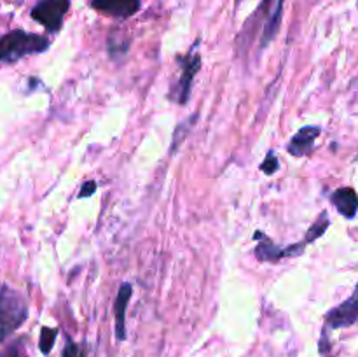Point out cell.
I'll return each mask as SVG.
<instances>
[{
	"label": "cell",
	"instance_id": "1",
	"mask_svg": "<svg viewBox=\"0 0 358 357\" xmlns=\"http://www.w3.org/2000/svg\"><path fill=\"white\" fill-rule=\"evenodd\" d=\"M283 2L285 0H262L261 6L254 13V16L245 23L243 34L240 35L241 42H250L255 30L261 28V38H259V48L266 49L273 42L280 30L283 14Z\"/></svg>",
	"mask_w": 358,
	"mask_h": 357
},
{
	"label": "cell",
	"instance_id": "2",
	"mask_svg": "<svg viewBox=\"0 0 358 357\" xmlns=\"http://www.w3.org/2000/svg\"><path fill=\"white\" fill-rule=\"evenodd\" d=\"M28 318V304L20 290L3 284L0 287V343L20 329Z\"/></svg>",
	"mask_w": 358,
	"mask_h": 357
},
{
	"label": "cell",
	"instance_id": "3",
	"mask_svg": "<svg viewBox=\"0 0 358 357\" xmlns=\"http://www.w3.org/2000/svg\"><path fill=\"white\" fill-rule=\"evenodd\" d=\"M49 41L42 35L28 34L24 30H13L0 37V62L14 63L27 55L44 52Z\"/></svg>",
	"mask_w": 358,
	"mask_h": 357
},
{
	"label": "cell",
	"instance_id": "4",
	"mask_svg": "<svg viewBox=\"0 0 358 357\" xmlns=\"http://www.w3.org/2000/svg\"><path fill=\"white\" fill-rule=\"evenodd\" d=\"M180 69L182 74L177 79V83L171 86L170 97L173 98L177 104H187L189 98H191V90H192V80H194L196 74L201 69V56L196 51V46L187 52L185 56L180 58Z\"/></svg>",
	"mask_w": 358,
	"mask_h": 357
},
{
	"label": "cell",
	"instance_id": "5",
	"mask_svg": "<svg viewBox=\"0 0 358 357\" xmlns=\"http://www.w3.org/2000/svg\"><path fill=\"white\" fill-rule=\"evenodd\" d=\"M70 9V0H38L31 9V18L48 31H58L62 28L65 14Z\"/></svg>",
	"mask_w": 358,
	"mask_h": 357
},
{
	"label": "cell",
	"instance_id": "6",
	"mask_svg": "<svg viewBox=\"0 0 358 357\" xmlns=\"http://www.w3.org/2000/svg\"><path fill=\"white\" fill-rule=\"evenodd\" d=\"M358 321V284L353 290L352 296L346 301H343L339 307L332 308L327 315H325V326L331 329H341L350 328Z\"/></svg>",
	"mask_w": 358,
	"mask_h": 357
},
{
	"label": "cell",
	"instance_id": "7",
	"mask_svg": "<svg viewBox=\"0 0 358 357\" xmlns=\"http://www.w3.org/2000/svg\"><path fill=\"white\" fill-rule=\"evenodd\" d=\"M133 286L129 282L121 284L117 290V298H115L114 304V317H115V338L119 342L126 340V310H128L129 300H131Z\"/></svg>",
	"mask_w": 358,
	"mask_h": 357
},
{
	"label": "cell",
	"instance_id": "8",
	"mask_svg": "<svg viewBox=\"0 0 358 357\" xmlns=\"http://www.w3.org/2000/svg\"><path fill=\"white\" fill-rule=\"evenodd\" d=\"M320 126H304V128H301L299 132L292 136L289 146H287L289 154H292V156L296 158H303L306 156V154H311V150H313L315 147V140L320 135Z\"/></svg>",
	"mask_w": 358,
	"mask_h": 357
},
{
	"label": "cell",
	"instance_id": "9",
	"mask_svg": "<svg viewBox=\"0 0 358 357\" xmlns=\"http://www.w3.org/2000/svg\"><path fill=\"white\" fill-rule=\"evenodd\" d=\"M91 7L114 18H129L140 9V0H90Z\"/></svg>",
	"mask_w": 358,
	"mask_h": 357
},
{
	"label": "cell",
	"instance_id": "10",
	"mask_svg": "<svg viewBox=\"0 0 358 357\" xmlns=\"http://www.w3.org/2000/svg\"><path fill=\"white\" fill-rule=\"evenodd\" d=\"M331 202L346 219H353L358 212V195L353 188H339L331 195Z\"/></svg>",
	"mask_w": 358,
	"mask_h": 357
},
{
	"label": "cell",
	"instance_id": "11",
	"mask_svg": "<svg viewBox=\"0 0 358 357\" xmlns=\"http://www.w3.org/2000/svg\"><path fill=\"white\" fill-rule=\"evenodd\" d=\"M255 240H259L257 247H255V258L262 262H278L283 258V247H276L271 240H269L266 234H262L261 231L255 233Z\"/></svg>",
	"mask_w": 358,
	"mask_h": 357
},
{
	"label": "cell",
	"instance_id": "12",
	"mask_svg": "<svg viewBox=\"0 0 358 357\" xmlns=\"http://www.w3.org/2000/svg\"><path fill=\"white\" fill-rule=\"evenodd\" d=\"M329 226H331V220H329L327 212H322V216H318V219L315 220V223L311 224L310 230L306 231V237H304L303 241L306 245L313 244L315 240H318V238H320L322 234L329 230Z\"/></svg>",
	"mask_w": 358,
	"mask_h": 357
},
{
	"label": "cell",
	"instance_id": "13",
	"mask_svg": "<svg viewBox=\"0 0 358 357\" xmlns=\"http://www.w3.org/2000/svg\"><path fill=\"white\" fill-rule=\"evenodd\" d=\"M196 118H198V115L192 114L191 118H187L185 121H182L180 125L177 126V130H175V133H173V142H171V153H175V150L178 149V146L184 142L185 136H187L189 132H191L192 125H196V122H194Z\"/></svg>",
	"mask_w": 358,
	"mask_h": 357
},
{
	"label": "cell",
	"instance_id": "14",
	"mask_svg": "<svg viewBox=\"0 0 358 357\" xmlns=\"http://www.w3.org/2000/svg\"><path fill=\"white\" fill-rule=\"evenodd\" d=\"M56 336H58V329L56 328H48V326H44V328L41 329L38 349H41V352L44 354V356H48V354L52 350V345H55L56 342Z\"/></svg>",
	"mask_w": 358,
	"mask_h": 357
},
{
	"label": "cell",
	"instance_id": "15",
	"mask_svg": "<svg viewBox=\"0 0 358 357\" xmlns=\"http://www.w3.org/2000/svg\"><path fill=\"white\" fill-rule=\"evenodd\" d=\"M278 168H280L278 158L275 156V153H273V150H269V153H268V156H266V160L262 161V164H261V170L264 172L266 175H273V174H275L276 170H278Z\"/></svg>",
	"mask_w": 358,
	"mask_h": 357
},
{
	"label": "cell",
	"instance_id": "16",
	"mask_svg": "<svg viewBox=\"0 0 358 357\" xmlns=\"http://www.w3.org/2000/svg\"><path fill=\"white\" fill-rule=\"evenodd\" d=\"M62 357H84V352L79 349L77 343H73L72 340H66L65 349H63V356Z\"/></svg>",
	"mask_w": 358,
	"mask_h": 357
},
{
	"label": "cell",
	"instance_id": "17",
	"mask_svg": "<svg viewBox=\"0 0 358 357\" xmlns=\"http://www.w3.org/2000/svg\"><path fill=\"white\" fill-rule=\"evenodd\" d=\"M0 357H21V342L10 343L0 352Z\"/></svg>",
	"mask_w": 358,
	"mask_h": 357
},
{
	"label": "cell",
	"instance_id": "18",
	"mask_svg": "<svg viewBox=\"0 0 358 357\" xmlns=\"http://www.w3.org/2000/svg\"><path fill=\"white\" fill-rule=\"evenodd\" d=\"M94 191H96V182H94V181H87V182H84L83 188H80L79 198H87V196L93 195Z\"/></svg>",
	"mask_w": 358,
	"mask_h": 357
}]
</instances>
